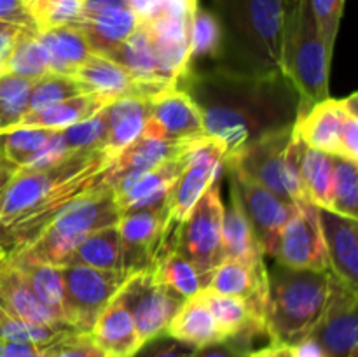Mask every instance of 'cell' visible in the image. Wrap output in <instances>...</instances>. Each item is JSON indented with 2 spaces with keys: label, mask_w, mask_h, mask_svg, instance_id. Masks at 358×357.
<instances>
[{
  "label": "cell",
  "mask_w": 358,
  "mask_h": 357,
  "mask_svg": "<svg viewBox=\"0 0 358 357\" xmlns=\"http://www.w3.org/2000/svg\"><path fill=\"white\" fill-rule=\"evenodd\" d=\"M187 161V154L180 160L168 161L149 172L124 175V177L105 181L114 191L121 216L133 210L159 209L170 206L175 182L180 177Z\"/></svg>",
  "instance_id": "obj_17"
},
{
  "label": "cell",
  "mask_w": 358,
  "mask_h": 357,
  "mask_svg": "<svg viewBox=\"0 0 358 357\" xmlns=\"http://www.w3.org/2000/svg\"><path fill=\"white\" fill-rule=\"evenodd\" d=\"M252 345L254 340L248 336H234L199 346L192 357H248V354L254 350Z\"/></svg>",
  "instance_id": "obj_50"
},
{
  "label": "cell",
  "mask_w": 358,
  "mask_h": 357,
  "mask_svg": "<svg viewBox=\"0 0 358 357\" xmlns=\"http://www.w3.org/2000/svg\"><path fill=\"white\" fill-rule=\"evenodd\" d=\"M17 168L13 167L10 163H3L0 167V217H2V202H3V195H6V189L9 186V182L13 181V177L16 175Z\"/></svg>",
  "instance_id": "obj_56"
},
{
  "label": "cell",
  "mask_w": 358,
  "mask_h": 357,
  "mask_svg": "<svg viewBox=\"0 0 358 357\" xmlns=\"http://www.w3.org/2000/svg\"><path fill=\"white\" fill-rule=\"evenodd\" d=\"M59 266H90L98 270H121V240L117 224L87 234Z\"/></svg>",
  "instance_id": "obj_35"
},
{
  "label": "cell",
  "mask_w": 358,
  "mask_h": 357,
  "mask_svg": "<svg viewBox=\"0 0 358 357\" xmlns=\"http://www.w3.org/2000/svg\"><path fill=\"white\" fill-rule=\"evenodd\" d=\"M121 219L117 200L107 182L66 203L34 241L10 252H23L41 262L59 266L63 259L87 237Z\"/></svg>",
  "instance_id": "obj_6"
},
{
  "label": "cell",
  "mask_w": 358,
  "mask_h": 357,
  "mask_svg": "<svg viewBox=\"0 0 358 357\" xmlns=\"http://www.w3.org/2000/svg\"><path fill=\"white\" fill-rule=\"evenodd\" d=\"M222 56V30L217 16L210 10L196 7L189 20L187 66L199 65L205 59L217 63Z\"/></svg>",
  "instance_id": "obj_36"
},
{
  "label": "cell",
  "mask_w": 358,
  "mask_h": 357,
  "mask_svg": "<svg viewBox=\"0 0 358 357\" xmlns=\"http://www.w3.org/2000/svg\"><path fill=\"white\" fill-rule=\"evenodd\" d=\"M231 181L236 184L243 200L245 210L254 227L255 238H257L261 251L264 255L276 258L280 248V238H282L283 227L294 212V203L280 198L278 195L271 192L255 182L254 178L240 174L236 170H226Z\"/></svg>",
  "instance_id": "obj_15"
},
{
  "label": "cell",
  "mask_w": 358,
  "mask_h": 357,
  "mask_svg": "<svg viewBox=\"0 0 358 357\" xmlns=\"http://www.w3.org/2000/svg\"><path fill=\"white\" fill-rule=\"evenodd\" d=\"M65 284V322L70 329L90 332L101 312L128 280L122 270L59 266Z\"/></svg>",
  "instance_id": "obj_8"
},
{
  "label": "cell",
  "mask_w": 358,
  "mask_h": 357,
  "mask_svg": "<svg viewBox=\"0 0 358 357\" xmlns=\"http://www.w3.org/2000/svg\"><path fill=\"white\" fill-rule=\"evenodd\" d=\"M224 203L219 181L213 182L182 223L171 230L173 247L194 265L203 284L224 259L222 254Z\"/></svg>",
  "instance_id": "obj_7"
},
{
  "label": "cell",
  "mask_w": 358,
  "mask_h": 357,
  "mask_svg": "<svg viewBox=\"0 0 358 357\" xmlns=\"http://www.w3.org/2000/svg\"><path fill=\"white\" fill-rule=\"evenodd\" d=\"M143 133L171 140H198L206 135L198 105L177 86L161 91L150 100V115Z\"/></svg>",
  "instance_id": "obj_18"
},
{
  "label": "cell",
  "mask_w": 358,
  "mask_h": 357,
  "mask_svg": "<svg viewBox=\"0 0 358 357\" xmlns=\"http://www.w3.org/2000/svg\"><path fill=\"white\" fill-rule=\"evenodd\" d=\"M358 289L332 275L327 304L310 336L317 340L325 357H357Z\"/></svg>",
  "instance_id": "obj_13"
},
{
  "label": "cell",
  "mask_w": 358,
  "mask_h": 357,
  "mask_svg": "<svg viewBox=\"0 0 358 357\" xmlns=\"http://www.w3.org/2000/svg\"><path fill=\"white\" fill-rule=\"evenodd\" d=\"M275 259L278 265L294 270H329V255L318 206L308 200L294 203V212L283 227Z\"/></svg>",
  "instance_id": "obj_12"
},
{
  "label": "cell",
  "mask_w": 358,
  "mask_h": 357,
  "mask_svg": "<svg viewBox=\"0 0 358 357\" xmlns=\"http://www.w3.org/2000/svg\"><path fill=\"white\" fill-rule=\"evenodd\" d=\"M140 23L142 18L131 7H124L107 13L83 14L73 27L86 35L94 52L107 55L108 51L121 46L140 27Z\"/></svg>",
  "instance_id": "obj_28"
},
{
  "label": "cell",
  "mask_w": 358,
  "mask_h": 357,
  "mask_svg": "<svg viewBox=\"0 0 358 357\" xmlns=\"http://www.w3.org/2000/svg\"><path fill=\"white\" fill-rule=\"evenodd\" d=\"M3 254H6V252H3V251H2V247H0V258H2Z\"/></svg>",
  "instance_id": "obj_59"
},
{
  "label": "cell",
  "mask_w": 358,
  "mask_h": 357,
  "mask_svg": "<svg viewBox=\"0 0 358 357\" xmlns=\"http://www.w3.org/2000/svg\"><path fill=\"white\" fill-rule=\"evenodd\" d=\"M292 128L268 133L245 144L236 153L226 156L224 168L254 178L280 198L290 202L285 192V154L292 139Z\"/></svg>",
  "instance_id": "obj_16"
},
{
  "label": "cell",
  "mask_w": 358,
  "mask_h": 357,
  "mask_svg": "<svg viewBox=\"0 0 358 357\" xmlns=\"http://www.w3.org/2000/svg\"><path fill=\"white\" fill-rule=\"evenodd\" d=\"M70 149L66 147L65 140H63L62 132L56 130L51 135V139L45 142V146L35 154L34 160L23 168V170H44V168L52 167V164L59 163V161L65 160L66 156H70Z\"/></svg>",
  "instance_id": "obj_51"
},
{
  "label": "cell",
  "mask_w": 358,
  "mask_h": 357,
  "mask_svg": "<svg viewBox=\"0 0 358 357\" xmlns=\"http://www.w3.org/2000/svg\"><path fill=\"white\" fill-rule=\"evenodd\" d=\"M107 130V107H105L91 118L59 132L70 153H93V150H103Z\"/></svg>",
  "instance_id": "obj_44"
},
{
  "label": "cell",
  "mask_w": 358,
  "mask_h": 357,
  "mask_svg": "<svg viewBox=\"0 0 358 357\" xmlns=\"http://www.w3.org/2000/svg\"><path fill=\"white\" fill-rule=\"evenodd\" d=\"M310 2L322 38H324L329 51L332 52L334 51L336 37H338L339 23H341L346 0H310Z\"/></svg>",
  "instance_id": "obj_47"
},
{
  "label": "cell",
  "mask_w": 358,
  "mask_h": 357,
  "mask_svg": "<svg viewBox=\"0 0 358 357\" xmlns=\"http://www.w3.org/2000/svg\"><path fill=\"white\" fill-rule=\"evenodd\" d=\"M166 332L173 338L198 346V349L222 340L219 328L213 321L212 312L203 300L201 290L182 303V307L178 308L177 314L168 324Z\"/></svg>",
  "instance_id": "obj_32"
},
{
  "label": "cell",
  "mask_w": 358,
  "mask_h": 357,
  "mask_svg": "<svg viewBox=\"0 0 358 357\" xmlns=\"http://www.w3.org/2000/svg\"><path fill=\"white\" fill-rule=\"evenodd\" d=\"M3 72H10L14 76L27 77L31 80L51 72L49 52L44 44L35 37V31L27 30V28L20 31L9 52Z\"/></svg>",
  "instance_id": "obj_38"
},
{
  "label": "cell",
  "mask_w": 358,
  "mask_h": 357,
  "mask_svg": "<svg viewBox=\"0 0 358 357\" xmlns=\"http://www.w3.org/2000/svg\"><path fill=\"white\" fill-rule=\"evenodd\" d=\"M35 37L44 44L51 58V72L73 76L80 65L94 52L86 35L73 24L41 28Z\"/></svg>",
  "instance_id": "obj_30"
},
{
  "label": "cell",
  "mask_w": 358,
  "mask_h": 357,
  "mask_svg": "<svg viewBox=\"0 0 358 357\" xmlns=\"http://www.w3.org/2000/svg\"><path fill=\"white\" fill-rule=\"evenodd\" d=\"M129 7V0H83V14H98Z\"/></svg>",
  "instance_id": "obj_53"
},
{
  "label": "cell",
  "mask_w": 358,
  "mask_h": 357,
  "mask_svg": "<svg viewBox=\"0 0 358 357\" xmlns=\"http://www.w3.org/2000/svg\"><path fill=\"white\" fill-rule=\"evenodd\" d=\"M189 20L182 0H163L152 16L142 20L161 76L175 86L187 66Z\"/></svg>",
  "instance_id": "obj_11"
},
{
  "label": "cell",
  "mask_w": 358,
  "mask_h": 357,
  "mask_svg": "<svg viewBox=\"0 0 358 357\" xmlns=\"http://www.w3.org/2000/svg\"><path fill=\"white\" fill-rule=\"evenodd\" d=\"M3 163H6V160H3V158H0V167H2Z\"/></svg>",
  "instance_id": "obj_58"
},
{
  "label": "cell",
  "mask_w": 358,
  "mask_h": 357,
  "mask_svg": "<svg viewBox=\"0 0 358 357\" xmlns=\"http://www.w3.org/2000/svg\"><path fill=\"white\" fill-rule=\"evenodd\" d=\"M117 296L131 312L142 343L166 332L168 324L185 301L180 294L156 282L149 270L129 275Z\"/></svg>",
  "instance_id": "obj_9"
},
{
  "label": "cell",
  "mask_w": 358,
  "mask_h": 357,
  "mask_svg": "<svg viewBox=\"0 0 358 357\" xmlns=\"http://www.w3.org/2000/svg\"><path fill=\"white\" fill-rule=\"evenodd\" d=\"M322 233L334 276L358 289V220L318 209Z\"/></svg>",
  "instance_id": "obj_21"
},
{
  "label": "cell",
  "mask_w": 358,
  "mask_h": 357,
  "mask_svg": "<svg viewBox=\"0 0 358 357\" xmlns=\"http://www.w3.org/2000/svg\"><path fill=\"white\" fill-rule=\"evenodd\" d=\"M117 230L121 240V270L128 276L143 272L152 265L170 233V206L122 214Z\"/></svg>",
  "instance_id": "obj_14"
},
{
  "label": "cell",
  "mask_w": 358,
  "mask_h": 357,
  "mask_svg": "<svg viewBox=\"0 0 358 357\" xmlns=\"http://www.w3.org/2000/svg\"><path fill=\"white\" fill-rule=\"evenodd\" d=\"M55 132L56 130L44 128H13L2 133L3 160L17 170H23Z\"/></svg>",
  "instance_id": "obj_42"
},
{
  "label": "cell",
  "mask_w": 358,
  "mask_h": 357,
  "mask_svg": "<svg viewBox=\"0 0 358 357\" xmlns=\"http://www.w3.org/2000/svg\"><path fill=\"white\" fill-rule=\"evenodd\" d=\"M90 335L107 357H131L142 345L131 312L119 296L101 312Z\"/></svg>",
  "instance_id": "obj_25"
},
{
  "label": "cell",
  "mask_w": 358,
  "mask_h": 357,
  "mask_svg": "<svg viewBox=\"0 0 358 357\" xmlns=\"http://www.w3.org/2000/svg\"><path fill=\"white\" fill-rule=\"evenodd\" d=\"M346 114V100L331 98L301 111L294 122L292 133L310 149L339 156V133Z\"/></svg>",
  "instance_id": "obj_22"
},
{
  "label": "cell",
  "mask_w": 358,
  "mask_h": 357,
  "mask_svg": "<svg viewBox=\"0 0 358 357\" xmlns=\"http://www.w3.org/2000/svg\"><path fill=\"white\" fill-rule=\"evenodd\" d=\"M91 93L86 84L80 83L77 77L66 76V74L48 72L45 76L34 80L30 90V100H28V112H38L52 105L65 102L69 98L80 97V94Z\"/></svg>",
  "instance_id": "obj_39"
},
{
  "label": "cell",
  "mask_w": 358,
  "mask_h": 357,
  "mask_svg": "<svg viewBox=\"0 0 358 357\" xmlns=\"http://www.w3.org/2000/svg\"><path fill=\"white\" fill-rule=\"evenodd\" d=\"M292 357H325V354L317 343V340L313 336H308V338L292 345Z\"/></svg>",
  "instance_id": "obj_54"
},
{
  "label": "cell",
  "mask_w": 358,
  "mask_h": 357,
  "mask_svg": "<svg viewBox=\"0 0 358 357\" xmlns=\"http://www.w3.org/2000/svg\"><path fill=\"white\" fill-rule=\"evenodd\" d=\"M114 160L105 150L72 153L44 170H17L2 202L0 247H24L77 196L103 184Z\"/></svg>",
  "instance_id": "obj_2"
},
{
  "label": "cell",
  "mask_w": 358,
  "mask_h": 357,
  "mask_svg": "<svg viewBox=\"0 0 358 357\" xmlns=\"http://www.w3.org/2000/svg\"><path fill=\"white\" fill-rule=\"evenodd\" d=\"M110 104V100L96 93H86L80 97L69 98L65 102L52 105L38 112H28L21 119L17 128H44V130H63L77 125L84 119L91 118L101 108Z\"/></svg>",
  "instance_id": "obj_33"
},
{
  "label": "cell",
  "mask_w": 358,
  "mask_h": 357,
  "mask_svg": "<svg viewBox=\"0 0 358 357\" xmlns=\"http://www.w3.org/2000/svg\"><path fill=\"white\" fill-rule=\"evenodd\" d=\"M248 357H292V346L280 345V343H269L268 346L252 350Z\"/></svg>",
  "instance_id": "obj_55"
},
{
  "label": "cell",
  "mask_w": 358,
  "mask_h": 357,
  "mask_svg": "<svg viewBox=\"0 0 358 357\" xmlns=\"http://www.w3.org/2000/svg\"><path fill=\"white\" fill-rule=\"evenodd\" d=\"M168 234L157 251L152 265L147 270L152 273L156 282L163 284L168 289L175 290L187 300L205 289V284H203L199 273L196 272L194 265L173 247V241L168 244Z\"/></svg>",
  "instance_id": "obj_31"
},
{
  "label": "cell",
  "mask_w": 358,
  "mask_h": 357,
  "mask_svg": "<svg viewBox=\"0 0 358 357\" xmlns=\"http://www.w3.org/2000/svg\"><path fill=\"white\" fill-rule=\"evenodd\" d=\"M42 354L44 357H107L98 349L90 332H79L73 329L44 346Z\"/></svg>",
  "instance_id": "obj_45"
},
{
  "label": "cell",
  "mask_w": 358,
  "mask_h": 357,
  "mask_svg": "<svg viewBox=\"0 0 358 357\" xmlns=\"http://www.w3.org/2000/svg\"><path fill=\"white\" fill-rule=\"evenodd\" d=\"M346 100V114L339 133V156L358 163V93H352Z\"/></svg>",
  "instance_id": "obj_49"
},
{
  "label": "cell",
  "mask_w": 358,
  "mask_h": 357,
  "mask_svg": "<svg viewBox=\"0 0 358 357\" xmlns=\"http://www.w3.org/2000/svg\"><path fill=\"white\" fill-rule=\"evenodd\" d=\"M205 289L226 296L243 298L254 308L255 315L264 322V308L268 300V268L264 261L248 265L240 259L224 258L210 275Z\"/></svg>",
  "instance_id": "obj_20"
},
{
  "label": "cell",
  "mask_w": 358,
  "mask_h": 357,
  "mask_svg": "<svg viewBox=\"0 0 358 357\" xmlns=\"http://www.w3.org/2000/svg\"><path fill=\"white\" fill-rule=\"evenodd\" d=\"M229 182V205L224 206L222 219V254L224 258L240 259L248 265H257V262L264 261V254L255 238L254 227L247 216L240 191L231 178Z\"/></svg>",
  "instance_id": "obj_26"
},
{
  "label": "cell",
  "mask_w": 358,
  "mask_h": 357,
  "mask_svg": "<svg viewBox=\"0 0 358 357\" xmlns=\"http://www.w3.org/2000/svg\"><path fill=\"white\" fill-rule=\"evenodd\" d=\"M331 62L310 0L285 2L282 70L299 93L301 111L329 98Z\"/></svg>",
  "instance_id": "obj_5"
},
{
  "label": "cell",
  "mask_w": 358,
  "mask_h": 357,
  "mask_svg": "<svg viewBox=\"0 0 358 357\" xmlns=\"http://www.w3.org/2000/svg\"><path fill=\"white\" fill-rule=\"evenodd\" d=\"M34 80L0 72V133L17 128L28 114V100Z\"/></svg>",
  "instance_id": "obj_40"
},
{
  "label": "cell",
  "mask_w": 358,
  "mask_h": 357,
  "mask_svg": "<svg viewBox=\"0 0 358 357\" xmlns=\"http://www.w3.org/2000/svg\"><path fill=\"white\" fill-rule=\"evenodd\" d=\"M83 0H45L35 14V24L37 30L76 24L83 16Z\"/></svg>",
  "instance_id": "obj_46"
},
{
  "label": "cell",
  "mask_w": 358,
  "mask_h": 357,
  "mask_svg": "<svg viewBox=\"0 0 358 357\" xmlns=\"http://www.w3.org/2000/svg\"><path fill=\"white\" fill-rule=\"evenodd\" d=\"M0 23L37 31V24H35L24 0H0Z\"/></svg>",
  "instance_id": "obj_52"
},
{
  "label": "cell",
  "mask_w": 358,
  "mask_h": 357,
  "mask_svg": "<svg viewBox=\"0 0 358 357\" xmlns=\"http://www.w3.org/2000/svg\"><path fill=\"white\" fill-rule=\"evenodd\" d=\"M150 115V100L119 98L107 105V140L103 150L115 160L143 133Z\"/></svg>",
  "instance_id": "obj_27"
},
{
  "label": "cell",
  "mask_w": 358,
  "mask_h": 357,
  "mask_svg": "<svg viewBox=\"0 0 358 357\" xmlns=\"http://www.w3.org/2000/svg\"><path fill=\"white\" fill-rule=\"evenodd\" d=\"M105 56H108L114 62H117L119 65L124 66L136 79L145 80V83L175 86L173 83H170V80H166L161 76L156 56H154L152 44H150L149 34H147L143 23H140V27L121 46L108 51Z\"/></svg>",
  "instance_id": "obj_34"
},
{
  "label": "cell",
  "mask_w": 358,
  "mask_h": 357,
  "mask_svg": "<svg viewBox=\"0 0 358 357\" xmlns=\"http://www.w3.org/2000/svg\"><path fill=\"white\" fill-rule=\"evenodd\" d=\"M0 308L31 324L69 328L35 296L27 280L14 268L6 254L0 258Z\"/></svg>",
  "instance_id": "obj_24"
},
{
  "label": "cell",
  "mask_w": 358,
  "mask_h": 357,
  "mask_svg": "<svg viewBox=\"0 0 358 357\" xmlns=\"http://www.w3.org/2000/svg\"><path fill=\"white\" fill-rule=\"evenodd\" d=\"M331 270H294L276 262L268 272L264 328L269 343L296 345L317 328L331 293Z\"/></svg>",
  "instance_id": "obj_4"
},
{
  "label": "cell",
  "mask_w": 358,
  "mask_h": 357,
  "mask_svg": "<svg viewBox=\"0 0 358 357\" xmlns=\"http://www.w3.org/2000/svg\"><path fill=\"white\" fill-rule=\"evenodd\" d=\"M73 77L86 84L91 93L100 94L110 102L119 100V98L152 100L161 91L171 88L166 84L145 83V80L136 79L124 66L100 52H91L90 58L77 69Z\"/></svg>",
  "instance_id": "obj_19"
},
{
  "label": "cell",
  "mask_w": 358,
  "mask_h": 357,
  "mask_svg": "<svg viewBox=\"0 0 358 357\" xmlns=\"http://www.w3.org/2000/svg\"><path fill=\"white\" fill-rule=\"evenodd\" d=\"M196 350L198 346L163 332L143 342L131 357H192Z\"/></svg>",
  "instance_id": "obj_48"
},
{
  "label": "cell",
  "mask_w": 358,
  "mask_h": 357,
  "mask_svg": "<svg viewBox=\"0 0 358 357\" xmlns=\"http://www.w3.org/2000/svg\"><path fill=\"white\" fill-rule=\"evenodd\" d=\"M0 158H3L2 156V133H0Z\"/></svg>",
  "instance_id": "obj_57"
},
{
  "label": "cell",
  "mask_w": 358,
  "mask_h": 357,
  "mask_svg": "<svg viewBox=\"0 0 358 357\" xmlns=\"http://www.w3.org/2000/svg\"><path fill=\"white\" fill-rule=\"evenodd\" d=\"M222 30L217 63L248 74L282 70L285 0H215Z\"/></svg>",
  "instance_id": "obj_3"
},
{
  "label": "cell",
  "mask_w": 358,
  "mask_h": 357,
  "mask_svg": "<svg viewBox=\"0 0 358 357\" xmlns=\"http://www.w3.org/2000/svg\"><path fill=\"white\" fill-rule=\"evenodd\" d=\"M14 268L23 275L35 296L66 326L65 322V284L62 268L24 255L23 252H6Z\"/></svg>",
  "instance_id": "obj_29"
},
{
  "label": "cell",
  "mask_w": 358,
  "mask_h": 357,
  "mask_svg": "<svg viewBox=\"0 0 358 357\" xmlns=\"http://www.w3.org/2000/svg\"><path fill=\"white\" fill-rule=\"evenodd\" d=\"M70 331L69 328H52V326L31 324V322L21 321L14 315L7 314L0 308V342L14 343H30V345L44 349L49 343L58 340L59 336Z\"/></svg>",
  "instance_id": "obj_43"
},
{
  "label": "cell",
  "mask_w": 358,
  "mask_h": 357,
  "mask_svg": "<svg viewBox=\"0 0 358 357\" xmlns=\"http://www.w3.org/2000/svg\"><path fill=\"white\" fill-rule=\"evenodd\" d=\"M177 88L203 115L206 135L226 147V156L268 133L292 128L301 97L283 70L248 74L222 63L185 69Z\"/></svg>",
  "instance_id": "obj_1"
},
{
  "label": "cell",
  "mask_w": 358,
  "mask_h": 357,
  "mask_svg": "<svg viewBox=\"0 0 358 357\" xmlns=\"http://www.w3.org/2000/svg\"><path fill=\"white\" fill-rule=\"evenodd\" d=\"M194 140H171L142 133L131 146L126 147L108 168L105 181L124 177V175L149 172L168 161L180 160L191 149Z\"/></svg>",
  "instance_id": "obj_23"
},
{
  "label": "cell",
  "mask_w": 358,
  "mask_h": 357,
  "mask_svg": "<svg viewBox=\"0 0 358 357\" xmlns=\"http://www.w3.org/2000/svg\"><path fill=\"white\" fill-rule=\"evenodd\" d=\"M331 212L358 220V163L334 156Z\"/></svg>",
  "instance_id": "obj_41"
},
{
  "label": "cell",
  "mask_w": 358,
  "mask_h": 357,
  "mask_svg": "<svg viewBox=\"0 0 358 357\" xmlns=\"http://www.w3.org/2000/svg\"><path fill=\"white\" fill-rule=\"evenodd\" d=\"M334 174V156L324 150L304 147L301 161V178L308 202L318 209H331V188Z\"/></svg>",
  "instance_id": "obj_37"
},
{
  "label": "cell",
  "mask_w": 358,
  "mask_h": 357,
  "mask_svg": "<svg viewBox=\"0 0 358 357\" xmlns=\"http://www.w3.org/2000/svg\"><path fill=\"white\" fill-rule=\"evenodd\" d=\"M226 160V147L219 140L205 135L194 140L187 153V161L180 177L175 182L170 198V227L184 220L206 192V189L220 178Z\"/></svg>",
  "instance_id": "obj_10"
}]
</instances>
